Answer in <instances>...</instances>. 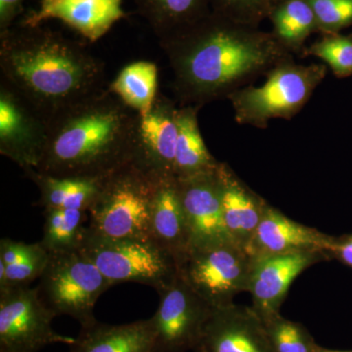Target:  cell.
Here are the masks:
<instances>
[{
  "instance_id": "cell-1",
  "label": "cell",
  "mask_w": 352,
  "mask_h": 352,
  "mask_svg": "<svg viewBox=\"0 0 352 352\" xmlns=\"http://www.w3.org/2000/svg\"><path fill=\"white\" fill-rule=\"evenodd\" d=\"M160 43L170 59L180 98L198 107L232 94L282 52L274 36L214 11Z\"/></svg>"
},
{
  "instance_id": "cell-2",
  "label": "cell",
  "mask_w": 352,
  "mask_h": 352,
  "mask_svg": "<svg viewBox=\"0 0 352 352\" xmlns=\"http://www.w3.org/2000/svg\"><path fill=\"white\" fill-rule=\"evenodd\" d=\"M1 80L46 119L105 89V69L78 41L38 27L0 34Z\"/></svg>"
},
{
  "instance_id": "cell-3",
  "label": "cell",
  "mask_w": 352,
  "mask_h": 352,
  "mask_svg": "<svg viewBox=\"0 0 352 352\" xmlns=\"http://www.w3.org/2000/svg\"><path fill=\"white\" fill-rule=\"evenodd\" d=\"M138 122V113L102 90L48 120L36 170L57 177H106L133 160Z\"/></svg>"
},
{
  "instance_id": "cell-4",
  "label": "cell",
  "mask_w": 352,
  "mask_h": 352,
  "mask_svg": "<svg viewBox=\"0 0 352 352\" xmlns=\"http://www.w3.org/2000/svg\"><path fill=\"white\" fill-rule=\"evenodd\" d=\"M160 178L135 164L106 176L89 210L88 228L111 238L150 237V214Z\"/></svg>"
},
{
  "instance_id": "cell-5",
  "label": "cell",
  "mask_w": 352,
  "mask_h": 352,
  "mask_svg": "<svg viewBox=\"0 0 352 352\" xmlns=\"http://www.w3.org/2000/svg\"><path fill=\"white\" fill-rule=\"evenodd\" d=\"M82 250L113 286L147 285L159 291L178 274L170 252L152 238H111L87 229Z\"/></svg>"
},
{
  "instance_id": "cell-6",
  "label": "cell",
  "mask_w": 352,
  "mask_h": 352,
  "mask_svg": "<svg viewBox=\"0 0 352 352\" xmlns=\"http://www.w3.org/2000/svg\"><path fill=\"white\" fill-rule=\"evenodd\" d=\"M113 287L82 250L50 254L39 278V295L58 315H68L82 327L96 322L94 310L99 298Z\"/></svg>"
},
{
  "instance_id": "cell-7",
  "label": "cell",
  "mask_w": 352,
  "mask_h": 352,
  "mask_svg": "<svg viewBox=\"0 0 352 352\" xmlns=\"http://www.w3.org/2000/svg\"><path fill=\"white\" fill-rule=\"evenodd\" d=\"M325 75L318 65H283L275 69L259 87H248L230 94L236 119L241 124L264 126L275 118L298 112Z\"/></svg>"
},
{
  "instance_id": "cell-8",
  "label": "cell",
  "mask_w": 352,
  "mask_h": 352,
  "mask_svg": "<svg viewBox=\"0 0 352 352\" xmlns=\"http://www.w3.org/2000/svg\"><path fill=\"white\" fill-rule=\"evenodd\" d=\"M252 258L233 243L191 249L178 263V273L212 307L234 302L248 291Z\"/></svg>"
},
{
  "instance_id": "cell-9",
  "label": "cell",
  "mask_w": 352,
  "mask_h": 352,
  "mask_svg": "<svg viewBox=\"0 0 352 352\" xmlns=\"http://www.w3.org/2000/svg\"><path fill=\"white\" fill-rule=\"evenodd\" d=\"M55 317L38 288L0 292V352H38L55 344L72 346L76 338L57 333L52 327Z\"/></svg>"
},
{
  "instance_id": "cell-10",
  "label": "cell",
  "mask_w": 352,
  "mask_h": 352,
  "mask_svg": "<svg viewBox=\"0 0 352 352\" xmlns=\"http://www.w3.org/2000/svg\"><path fill=\"white\" fill-rule=\"evenodd\" d=\"M157 294L159 307L151 317L157 352L194 351L214 307L179 273Z\"/></svg>"
},
{
  "instance_id": "cell-11",
  "label": "cell",
  "mask_w": 352,
  "mask_h": 352,
  "mask_svg": "<svg viewBox=\"0 0 352 352\" xmlns=\"http://www.w3.org/2000/svg\"><path fill=\"white\" fill-rule=\"evenodd\" d=\"M48 135V120L12 87L0 85V153L23 170L41 163Z\"/></svg>"
},
{
  "instance_id": "cell-12",
  "label": "cell",
  "mask_w": 352,
  "mask_h": 352,
  "mask_svg": "<svg viewBox=\"0 0 352 352\" xmlns=\"http://www.w3.org/2000/svg\"><path fill=\"white\" fill-rule=\"evenodd\" d=\"M248 291L252 308L263 321L280 314L289 287L314 264L330 259L324 252L261 254L251 256Z\"/></svg>"
},
{
  "instance_id": "cell-13",
  "label": "cell",
  "mask_w": 352,
  "mask_h": 352,
  "mask_svg": "<svg viewBox=\"0 0 352 352\" xmlns=\"http://www.w3.org/2000/svg\"><path fill=\"white\" fill-rule=\"evenodd\" d=\"M217 170L176 178L188 226L190 250L233 243L224 226Z\"/></svg>"
},
{
  "instance_id": "cell-14",
  "label": "cell",
  "mask_w": 352,
  "mask_h": 352,
  "mask_svg": "<svg viewBox=\"0 0 352 352\" xmlns=\"http://www.w3.org/2000/svg\"><path fill=\"white\" fill-rule=\"evenodd\" d=\"M195 352H274L263 319L252 307L212 308Z\"/></svg>"
},
{
  "instance_id": "cell-15",
  "label": "cell",
  "mask_w": 352,
  "mask_h": 352,
  "mask_svg": "<svg viewBox=\"0 0 352 352\" xmlns=\"http://www.w3.org/2000/svg\"><path fill=\"white\" fill-rule=\"evenodd\" d=\"M177 113L173 102L157 95L151 112L139 117L132 163L154 177L175 176Z\"/></svg>"
},
{
  "instance_id": "cell-16",
  "label": "cell",
  "mask_w": 352,
  "mask_h": 352,
  "mask_svg": "<svg viewBox=\"0 0 352 352\" xmlns=\"http://www.w3.org/2000/svg\"><path fill=\"white\" fill-rule=\"evenodd\" d=\"M124 0H41L38 8L25 15L22 27H38L50 19L62 21L91 43L126 17Z\"/></svg>"
},
{
  "instance_id": "cell-17",
  "label": "cell",
  "mask_w": 352,
  "mask_h": 352,
  "mask_svg": "<svg viewBox=\"0 0 352 352\" xmlns=\"http://www.w3.org/2000/svg\"><path fill=\"white\" fill-rule=\"evenodd\" d=\"M333 239V236L289 219L281 210L268 204L263 219L245 251L251 256L319 252L330 258L329 252Z\"/></svg>"
},
{
  "instance_id": "cell-18",
  "label": "cell",
  "mask_w": 352,
  "mask_h": 352,
  "mask_svg": "<svg viewBox=\"0 0 352 352\" xmlns=\"http://www.w3.org/2000/svg\"><path fill=\"white\" fill-rule=\"evenodd\" d=\"M217 171L224 226L234 244L245 251L263 219L268 203L245 186L226 164L219 163Z\"/></svg>"
},
{
  "instance_id": "cell-19",
  "label": "cell",
  "mask_w": 352,
  "mask_h": 352,
  "mask_svg": "<svg viewBox=\"0 0 352 352\" xmlns=\"http://www.w3.org/2000/svg\"><path fill=\"white\" fill-rule=\"evenodd\" d=\"M150 237L179 263L190 251V235L175 176L160 178L150 214Z\"/></svg>"
},
{
  "instance_id": "cell-20",
  "label": "cell",
  "mask_w": 352,
  "mask_h": 352,
  "mask_svg": "<svg viewBox=\"0 0 352 352\" xmlns=\"http://www.w3.org/2000/svg\"><path fill=\"white\" fill-rule=\"evenodd\" d=\"M69 352H157L151 318L122 325L94 322L80 329Z\"/></svg>"
},
{
  "instance_id": "cell-21",
  "label": "cell",
  "mask_w": 352,
  "mask_h": 352,
  "mask_svg": "<svg viewBox=\"0 0 352 352\" xmlns=\"http://www.w3.org/2000/svg\"><path fill=\"white\" fill-rule=\"evenodd\" d=\"M24 171L41 192L38 206L43 208H67L85 212L94 207L105 178L57 177L32 168Z\"/></svg>"
},
{
  "instance_id": "cell-22",
  "label": "cell",
  "mask_w": 352,
  "mask_h": 352,
  "mask_svg": "<svg viewBox=\"0 0 352 352\" xmlns=\"http://www.w3.org/2000/svg\"><path fill=\"white\" fill-rule=\"evenodd\" d=\"M198 106L178 109L175 176L177 179L215 170L219 166L201 138L197 120Z\"/></svg>"
},
{
  "instance_id": "cell-23",
  "label": "cell",
  "mask_w": 352,
  "mask_h": 352,
  "mask_svg": "<svg viewBox=\"0 0 352 352\" xmlns=\"http://www.w3.org/2000/svg\"><path fill=\"white\" fill-rule=\"evenodd\" d=\"M160 41L182 32L212 12V0H134Z\"/></svg>"
},
{
  "instance_id": "cell-24",
  "label": "cell",
  "mask_w": 352,
  "mask_h": 352,
  "mask_svg": "<svg viewBox=\"0 0 352 352\" xmlns=\"http://www.w3.org/2000/svg\"><path fill=\"white\" fill-rule=\"evenodd\" d=\"M157 68L148 61L134 62L122 69L108 90L127 107L145 118L157 98Z\"/></svg>"
},
{
  "instance_id": "cell-25",
  "label": "cell",
  "mask_w": 352,
  "mask_h": 352,
  "mask_svg": "<svg viewBox=\"0 0 352 352\" xmlns=\"http://www.w3.org/2000/svg\"><path fill=\"white\" fill-rule=\"evenodd\" d=\"M43 235L39 241L50 254L82 249L87 227L85 212L67 208H43Z\"/></svg>"
},
{
  "instance_id": "cell-26",
  "label": "cell",
  "mask_w": 352,
  "mask_h": 352,
  "mask_svg": "<svg viewBox=\"0 0 352 352\" xmlns=\"http://www.w3.org/2000/svg\"><path fill=\"white\" fill-rule=\"evenodd\" d=\"M277 38L298 45L317 25L316 17L307 0H283L271 14Z\"/></svg>"
},
{
  "instance_id": "cell-27",
  "label": "cell",
  "mask_w": 352,
  "mask_h": 352,
  "mask_svg": "<svg viewBox=\"0 0 352 352\" xmlns=\"http://www.w3.org/2000/svg\"><path fill=\"white\" fill-rule=\"evenodd\" d=\"M263 323L274 352L318 351V344L302 324L289 320L281 314Z\"/></svg>"
},
{
  "instance_id": "cell-28",
  "label": "cell",
  "mask_w": 352,
  "mask_h": 352,
  "mask_svg": "<svg viewBox=\"0 0 352 352\" xmlns=\"http://www.w3.org/2000/svg\"><path fill=\"white\" fill-rule=\"evenodd\" d=\"M50 259V252L41 242L34 243V249L27 258L13 265L0 263V292L8 289L30 287L43 275Z\"/></svg>"
},
{
  "instance_id": "cell-29",
  "label": "cell",
  "mask_w": 352,
  "mask_h": 352,
  "mask_svg": "<svg viewBox=\"0 0 352 352\" xmlns=\"http://www.w3.org/2000/svg\"><path fill=\"white\" fill-rule=\"evenodd\" d=\"M283 0H212V10L224 17L241 23L256 25L271 16Z\"/></svg>"
},
{
  "instance_id": "cell-30",
  "label": "cell",
  "mask_w": 352,
  "mask_h": 352,
  "mask_svg": "<svg viewBox=\"0 0 352 352\" xmlns=\"http://www.w3.org/2000/svg\"><path fill=\"white\" fill-rule=\"evenodd\" d=\"M312 53L327 62L336 74L346 76L352 74V39L332 36L316 43Z\"/></svg>"
},
{
  "instance_id": "cell-31",
  "label": "cell",
  "mask_w": 352,
  "mask_h": 352,
  "mask_svg": "<svg viewBox=\"0 0 352 352\" xmlns=\"http://www.w3.org/2000/svg\"><path fill=\"white\" fill-rule=\"evenodd\" d=\"M314 9L317 25L338 31L352 24V0H307Z\"/></svg>"
},
{
  "instance_id": "cell-32",
  "label": "cell",
  "mask_w": 352,
  "mask_h": 352,
  "mask_svg": "<svg viewBox=\"0 0 352 352\" xmlns=\"http://www.w3.org/2000/svg\"><path fill=\"white\" fill-rule=\"evenodd\" d=\"M34 243L27 244L21 241H15L4 238L0 241V263L6 266L13 265L27 258L32 249Z\"/></svg>"
},
{
  "instance_id": "cell-33",
  "label": "cell",
  "mask_w": 352,
  "mask_h": 352,
  "mask_svg": "<svg viewBox=\"0 0 352 352\" xmlns=\"http://www.w3.org/2000/svg\"><path fill=\"white\" fill-rule=\"evenodd\" d=\"M25 0H0V34L13 27L24 10Z\"/></svg>"
},
{
  "instance_id": "cell-34",
  "label": "cell",
  "mask_w": 352,
  "mask_h": 352,
  "mask_svg": "<svg viewBox=\"0 0 352 352\" xmlns=\"http://www.w3.org/2000/svg\"><path fill=\"white\" fill-rule=\"evenodd\" d=\"M329 256L352 268V234L335 237Z\"/></svg>"
},
{
  "instance_id": "cell-35",
  "label": "cell",
  "mask_w": 352,
  "mask_h": 352,
  "mask_svg": "<svg viewBox=\"0 0 352 352\" xmlns=\"http://www.w3.org/2000/svg\"><path fill=\"white\" fill-rule=\"evenodd\" d=\"M317 352H352L351 351H338V349H329L325 347L319 346L318 351Z\"/></svg>"
}]
</instances>
